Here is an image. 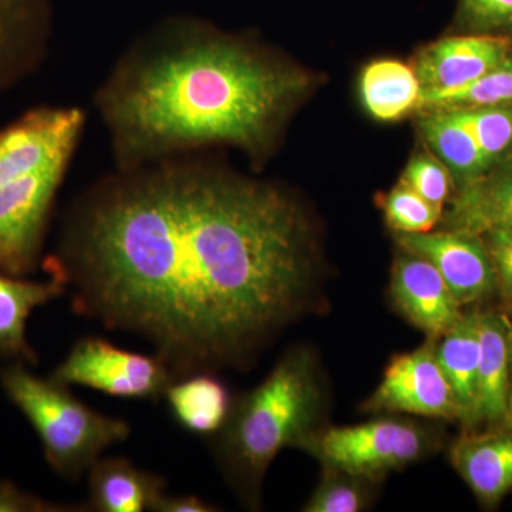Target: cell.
Segmentation results:
<instances>
[{
	"mask_svg": "<svg viewBox=\"0 0 512 512\" xmlns=\"http://www.w3.org/2000/svg\"><path fill=\"white\" fill-rule=\"evenodd\" d=\"M50 258L77 313L146 339L175 379L249 359L308 311L318 281L298 198L204 151L101 175Z\"/></svg>",
	"mask_w": 512,
	"mask_h": 512,
	"instance_id": "6da1fadb",
	"label": "cell"
},
{
	"mask_svg": "<svg viewBox=\"0 0 512 512\" xmlns=\"http://www.w3.org/2000/svg\"><path fill=\"white\" fill-rule=\"evenodd\" d=\"M309 86L308 74L254 40L171 15L128 43L93 104L117 170L214 146L262 160Z\"/></svg>",
	"mask_w": 512,
	"mask_h": 512,
	"instance_id": "7a4b0ae2",
	"label": "cell"
},
{
	"mask_svg": "<svg viewBox=\"0 0 512 512\" xmlns=\"http://www.w3.org/2000/svg\"><path fill=\"white\" fill-rule=\"evenodd\" d=\"M320 406L315 360L306 349H292L232 407L218 451L249 497L275 457L286 447H299L315 431Z\"/></svg>",
	"mask_w": 512,
	"mask_h": 512,
	"instance_id": "3957f363",
	"label": "cell"
},
{
	"mask_svg": "<svg viewBox=\"0 0 512 512\" xmlns=\"http://www.w3.org/2000/svg\"><path fill=\"white\" fill-rule=\"evenodd\" d=\"M0 382L35 429L46 460L64 478L79 480L104 450L130 436L126 420L96 412L64 384L40 379L22 366L3 370Z\"/></svg>",
	"mask_w": 512,
	"mask_h": 512,
	"instance_id": "277c9868",
	"label": "cell"
},
{
	"mask_svg": "<svg viewBox=\"0 0 512 512\" xmlns=\"http://www.w3.org/2000/svg\"><path fill=\"white\" fill-rule=\"evenodd\" d=\"M299 447L326 468L376 480L420 460L430 448V437L410 421L379 419L313 431Z\"/></svg>",
	"mask_w": 512,
	"mask_h": 512,
	"instance_id": "5b68a950",
	"label": "cell"
},
{
	"mask_svg": "<svg viewBox=\"0 0 512 512\" xmlns=\"http://www.w3.org/2000/svg\"><path fill=\"white\" fill-rule=\"evenodd\" d=\"M52 379L120 399L157 402L175 377L158 355L128 352L107 340L86 338L73 346Z\"/></svg>",
	"mask_w": 512,
	"mask_h": 512,
	"instance_id": "8992f818",
	"label": "cell"
},
{
	"mask_svg": "<svg viewBox=\"0 0 512 512\" xmlns=\"http://www.w3.org/2000/svg\"><path fill=\"white\" fill-rule=\"evenodd\" d=\"M72 161H56L0 187V272L22 276L37 264L50 212Z\"/></svg>",
	"mask_w": 512,
	"mask_h": 512,
	"instance_id": "52a82bcc",
	"label": "cell"
},
{
	"mask_svg": "<svg viewBox=\"0 0 512 512\" xmlns=\"http://www.w3.org/2000/svg\"><path fill=\"white\" fill-rule=\"evenodd\" d=\"M87 114L77 106H42L0 128V187L56 161H73Z\"/></svg>",
	"mask_w": 512,
	"mask_h": 512,
	"instance_id": "ba28073f",
	"label": "cell"
},
{
	"mask_svg": "<svg viewBox=\"0 0 512 512\" xmlns=\"http://www.w3.org/2000/svg\"><path fill=\"white\" fill-rule=\"evenodd\" d=\"M365 410L443 419L461 417L456 397L437 360L436 343L394 356Z\"/></svg>",
	"mask_w": 512,
	"mask_h": 512,
	"instance_id": "9c48e42d",
	"label": "cell"
},
{
	"mask_svg": "<svg viewBox=\"0 0 512 512\" xmlns=\"http://www.w3.org/2000/svg\"><path fill=\"white\" fill-rule=\"evenodd\" d=\"M397 242L440 272L458 305L480 301L493 291L497 279L490 255L467 232L399 234Z\"/></svg>",
	"mask_w": 512,
	"mask_h": 512,
	"instance_id": "30bf717a",
	"label": "cell"
},
{
	"mask_svg": "<svg viewBox=\"0 0 512 512\" xmlns=\"http://www.w3.org/2000/svg\"><path fill=\"white\" fill-rule=\"evenodd\" d=\"M390 296L404 318L431 339L441 338L463 318L440 272L412 252L403 251L394 261Z\"/></svg>",
	"mask_w": 512,
	"mask_h": 512,
	"instance_id": "8fae6325",
	"label": "cell"
},
{
	"mask_svg": "<svg viewBox=\"0 0 512 512\" xmlns=\"http://www.w3.org/2000/svg\"><path fill=\"white\" fill-rule=\"evenodd\" d=\"M510 47L504 35L447 37L421 50L413 69L423 89H453L507 62Z\"/></svg>",
	"mask_w": 512,
	"mask_h": 512,
	"instance_id": "7c38bea8",
	"label": "cell"
},
{
	"mask_svg": "<svg viewBox=\"0 0 512 512\" xmlns=\"http://www.w3.org/2000/svg\"><path fill=\"white\" fill-rule=\"evenodd\" d=\"M52 29V0H0V92L43 63Z\"/></svg>",
	"mask_w": 512,
	"mask_h": 512,
	"instance_id": "4fadbf2b",
	"label": "cell"
},
{
	"mask_svg": "<svg viewBox=\"0 0 512 512\" xmlns=\"http://www.w3.org/2000/svg\"><path fill=\"white\" fill-rule=\"evenodd\" d=\"M50 279L23 281L19 276L0 272V353L36 363V355L26 340L29 316L39 306L63 295L67 279L52 258L47 259Z\"/></svg>",
	"mask_w": 512,
	"mask_h": 512,
	"instance_id": "5bb4252c",
	"label": "cell"
},
{
	"mask_svg": "<svg viewBox=\"0 0 512 512\" xmlns=\"http://www.w3.org/2000/svg\"><path fill=\"white\" fill-rule=\"evenodd\" d=\"M165 487L164 478L140 470L127 458H99L89 470L87 507L99 512L153 511Z\"/></svg>",
	"mask_w": 512,
	"mask_h": 512,
	"instance_id": "9a60e30c",
	"label": "cell"
},
{
	"mask_svg": "<svg viewBox=\"0 0 512 512\" xmlns=\"http://www.w3.org/2000/svg\"><path fill=\"white\" fill-rule=\"evenodd\" d=\"M164 397L178 426L197 436L221 431L232 410L228 387L207 370L177 377Z\"/></svg>",
	"mask_w": 512,
	"mask_h": 512,
	"instance_id": "2e32d148",
	"label": "cell"
},
{
	"mask_svg": "<svg viewBox=\"0 0 512 512\" xmlns=\"http://www.w3.org/2000/svg\"><path fill=\"white\" fill-rule=\"evenodd\" d=\"M480 365L474 417L500 421L507 417L510 345L503 320L497 316H478Z\"/></svg>",
	"mask_w": 512,
	"mask_h": 512,
	"instance_id": "e0dca14e",
	"label": "cell"
},
{
	"mask_svg": "<svg viewBox=\"0 0 512 512\" xmlns=\"http://www.w3.org/2000/svg\"><path fill=\"white\" fill-rule=\"evenodd\" d=\"M421 92L423 86L413 67L399 60H376L367 64L360 77L363 106L380 121L403 119L419 107Z\"/></svg>",
	"mask_w": 512,
	"mask_h": 512,
	"instance_id": "ac0fdd59",
	"label": "cell"
},
{
	"mask_svg": "<svg viewBox=\"0 0 512 512\" xmlns=\"http://www.w3.org/2000/svg\"><path fill=\"white\" fill-rule=\"evenodd\" d=\"M453 463L481 500H500L512 488V433L457 444Z\"/></svg>",
	"mask_w": 512,
	"mask_h": 512,
	"instance_id": "d6986e66",
	"label": "cell"
},
{
	"mask_svg": "<svg viewBox=\"0 0 512 512\" xmlns=\"http://www.w3.org/2000/svg\"><path fill=\"white\" fill-rule=\"evenodd\" d=\"M441 338L436 346L437 360L456 397L461 419H471L476 409L481 353L478 316H463Z\"/></svg>",
	"mask_w": 512,
	"mask_h": 512,
	"instance_id": "ffe728a7",
	"label": "cell"
},
{
	"mask_svg": "<svg viewBox=\"0 0 512 512\" xmlns=\"http://www.w3.org/2000/svg\"><path fill=\"white\" fill-rule=\"evenodd\" d=\"M420 128L441 163L461 180H473L490 167L470 131L453 111L427 110Z\"/></svg>",
	"mask_w": 512,
	"mask_h": 512,
	"instance_id": "44dd1931",
	"label": "cell"
},
{
	"mask_svg": "<svg viewBox=\"0 0 512 512\" xmlns=\"http://www.w3.org/2000/svg\"><path fill=\"white\" fill-rule=\"evenodd\" d=\"M512 59L473 82L453 89H423L419 109L451 110L511 106Z\"/></svg>",
	"mask_w": 512,
	"mask_h": 512,
	"instance_id": "7402d4cb",
	"label": "cell"
},
{
	"mask_svg": "<svg viewBox=\"0 0 512 512\" xmlns=\"http://www.w3.org/2000/svg\"><path fill=\"white\" fill-rule=\"evenodd\" d=\"M476 141L488 165L497 161L512 146V107L451 109Z\"/></svg>",
	"mask_w": 512,
	"mask_h": 512,
	"instance_id": "603a6c76",
	"label": "cell"
},
{
	"mask_svg": "<svg viewBox=\"0 0 512 512\" xmlns=\"http://www.w3.org/2000/svg\"><path fill=\"white\" fill-rule=\"evenodd\" d=\"M387 225L399 234H424L436 227L440 208L420 197L409 185L400 181L380 200Z\"/></svg>",
	"mask_w": 512,
	"mask_h": 512,
	"instance_id": "cb8c5ba5",
	"label": "cell"
},
{
	"mask_svg": "<svg viewBox=\"0 0 512 512\" xmlns=\"http://www.w3.org/2000/svg\"><path fill=\"white\" fill-rule=\"evenodd\" d=\"M366 478L350 476L343 471L326 468L311 498L303 505L306 512H359L369 504Z\"/></svg>",
	"mask_w": 512,
	"mask_h": 512,
	"instance_id": "d4e9b609",
	"label": "cell"
},
{
	"mask_svg": "<svg viewBox=\"0 0 512 512\" xmlns=\"http://www.w3.org/2000/svg\"><path fill=\"white\" fill-rule=\"evenodd\" d=\"M400 181L409 185L431 205L443 210L444 202L450 194V175L446 165L439 160L429 154H417L410 160Z\"/></svg>",
	"mask_w": 512,
	"mask_h": 512,
	"instance_id": "484cf974",
	"label": "cell"
},
{
	"mask_svg": "<svg viewBox=\"0 0 512 512\" xmlns=\"http://www.w3.org/2000/svg\"><path fill=\"white\" fill-rule=\"evenodd\" d=\"M457 15L471 32L512 33V0H458Z\"/></svg>",
	"mask_w": 512,
	"mask_h": 512,
	"instance_id": "4316f807",
	"label": "cell"
},
{
	"mask_svg": "<svg viewBox=\"0 0 512 512\" xmlns=\"http://www.w3.org/2000/svg\"><path fill=\"white\" fill-rule=\"evenodd\" d=\"M488 255L495 279L508 298H512V227L488 229Z\"/></svg>",
	"mask_w": 512,
	"mask_h": 512,
	"instance_id": "83f0119b",
	"label": "cell"
},
{
	"mask_svg": "<svg viewBox=\"0 0 512 512\" xmlns=\"http://www.w3.org/2000/svg\"><path fill=\"white\" fill-rule=\"evenodd\" d=\"M84 505L53 504L36 495L25 493L12 483H0V512H66L89 511Z\"/></svg>",
	"mask_w": 512,
	"mask_h": 512,
	"instance_id": "f1b7e54d",
	"label": "cell"
},
{
	"mask_svg": "<svg viewBox=\"0 0 512 512\" xmlns=\"http://www.w3.org/2000/svg\"><path fill=\"white\" fill-rule=\"evenodd\" d=\"M215 505L201 500L197 495H160L153 511L157 512H212L217 511Z\"/></svg>",
	"mask_w": 512,
	"mask_h": 512,
	"instance_id": "f546056e",
	"label": "cell"
},
{
	"mask_svg": "<svg viewBox=\"0 0 512 512\" xmlns=\"http://www.w3.org/2000/svg\"><path fill=\"white\" fill-rule=\"evenodd\" d=\"M507 419L508 423H510V426L512 427V393L508 396Z\"/></svg>",
	"mask_w": 512,
	"mask_h": 512,
	"instance_id": "4dcf8cb0",
	"label": "cell"
},
{
	"mask_svg": "<svg viewBox=\"0 0 512 512\" xmlns=\"http://www.w3.org/2000/svg\"><path fill=\"white\" fill-rule=\"evenodd\" d=\"M508 345H510V363L512 366V332H511L510 338H508Z\"/></svg>",
	"mask_w": 512,
	"mask_h": 512,
	"instance_id": "1f68e13d",
	"label": "cell"
}]
</instances>
